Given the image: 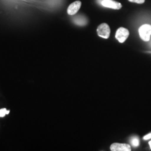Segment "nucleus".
Here are the masks:
<instances>
[{
	"mask_svg": "<svg viewBox=\"0 0 151 151\" xmlns=\"http://www.w3.org/2000/svg\"><path fill=\"white\" fill-rule=\"evenodd\" d=\"M149 145H150V148H151V140L149 142Z\"/></svg>",
	"mask_w": 151,
	"mask_h": 151,
	"instance_id": "f8f14e48",
	"label": "nucleus"
},
{
	"mask_svg": "<svg viewBox=\"0 0 151 151\" xmlns=\"http://www.w3.org/2000/svg\"><path fill=\"white\" fill-rule=\"evenodd\" d=\"M110 150L112 151H130L131 147L128 144L115 143L110 146Z\"/></svg>",
	"mask_w": 151,
	"mask_h": 151,
	"instance_id": "423d86ee",
	"label": "nucleus"
},
{
	"mask_svg": "<svg viewBox=\"0 0 151 151\" xmlns=\"http://www.w3.org/2000/svg\"><path fill=\"white\" fill-rule=\"evenodd\" d=\"M74 22L76 24H77L79 26H84V25H86L87 23L86 19L85 17H83L82 16L76 17L75 19L74 20Z\"/></svg>",
	"mask_w": 151,
	"mask_h": 151,
	"instance_id": "0eeeda50",
	"label": "nucleus"
},
{
	"mask_svg": "<svg viewBox=\"0 0 151 151\" xmlns=\"http://www.w3.org/2000/svg\"><path fill=\"white\" fill-rule=\"evenodd\" d=\"M97 33L100 37L108 39L110 34V28L107 24L102 23L97 27Z\"/></svg>",
	"mask_w": 151,
	"mask_h": 151,
	"instance_id": "f03ea898",
	"label": "nucleus"
},
{
	"mask_svg": "<svg viewBox=\"0 0 151 151\" xmlns=\"http://www.w3.org/2000/svg\"><path fill=\"white\" fill-rule=\"evenodd\" d=\"M140 38L145 42H148L151 35V25L150 24H144L142 25L138 30Z\"/></svg>",
	"mask_w": 151,
	"mask_h": 151,
	"instance_id": "f257e3e1",
	"label": "nucleus"
},
{
	"mask_svg": "<svg viewBox=\"0 0 151 151\" xmlns=\"http://www.w3.org/2000/svg\"><path fill=\"white\" fill-rule=\"evenodd\" d=\"M101 4L104 7L114 10H120L122 7V4L113 0H103Z\"/></svg>",
	"mask_w": 151,
	"mask_h": 151,
	"instance_id": "20e7f679",
	"label": "nucleus"
},
{
	"mask_svg": "<svg viewBox=\"0 0 151 151\" xmlns=\"http://www.w3.org/2000/svg\"><path fill=\"white\" fill-rule=\"evenodd\" d=\"M128 1L130 2L136 3L138 4H142L145 2V0H128Z\"/></svg>",
	"mask_w": 151,
	"mask_h": 151,
	"instance_id": "9d476101",
	"label": "nucleus"
},
{
	"mask_svg": "<svg viewBox=\"0 0 151 151\" xmlns=\"http://www.w3.org/2000/svg\"><path fill=\"white\" fill-rule=\"evenodd\" d=\"M82 2L80 1H76L72 3L67 9V13L70 15H74L81 8Z\"/></svg>",
	"mask_w": 151,
	"mask_h": 151,
	"instance_id": "39448f33",
	"label": "nucleus"
},
{
	"mask_svg": "<svg viewBox=\"0 0 151 151\" xmlns=\"http://www.w3.org/2000/svg\"><path fill=\"white\" fill-rule=\"evenodd\" d=\"M130 143H131L132 146H133L134 147H137L139 145V138L136 136H134L130 138Z\"/></svg>",
	"mask_w": 151,
	"mask_h": 151,
	"instance_id": "6e6552de",
	"label": "nucleus"
},
{
	"mask_svg": "<svg viewBox=\"0 0 151 151\" xmlns=\"http://www.w3.org/2000/svg\"><path fill=\"white\" fill-rule=\"evenodd\" d=\"M151 138V133L148 134H147L145 135L144 137H143V139L145 140H148V139H150Z\"/></svg>",
	"mask_w": 151,
	"mask_h": 151,
	"instance_id": "9b49d317",
	"label": "nucleus"
},
{
	"mask_svg": "<svg viewBox=\"0 0 151 151\" xmlns=\"http://www.w3.org/2000/svg\"><path fill=\"white\" fill-rule=\"evenodd\" d=\"M129 35V30L123 27H119L116 30L115 38L119 41V42L123 43L127 39Z\"/></svg>",
	"mask_w": 151,
	"mask_h": 151,
	"instance_id": "7ed1b4c3",
	"label": "nucleus"
},
{
	"mask_svg": "<svg viewBox=\"0 0 151 151\" xmlns=\"http://www.w3.org/2000/svg\"><path fill=\"white\" fill-rule=\"evenodd\" d=\"M10 113L9 110H7L6 108H4L0 110V118L4 117L6 114H9Z\"/></svg>",
	"mask_w": 151,
	"mask_h": 151,
	"instance_id": "1a4fd4ad",
	"label": "nucleus"
}]
</instances>
